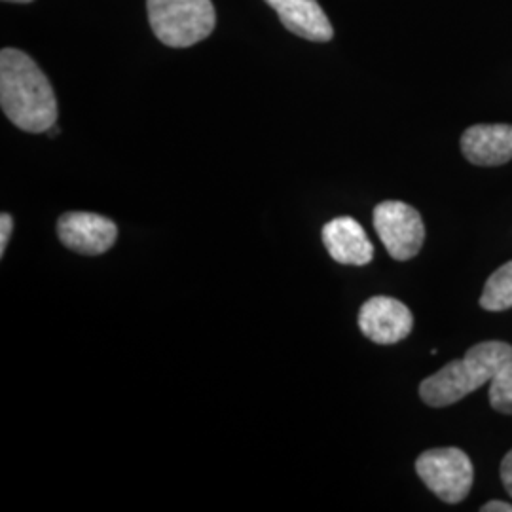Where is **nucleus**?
Segmentation results:
<instances>
[{"instance_id":"obj_1","label":"nucleus","mask_w":512,"mask_h":512,"mask_svg":"<svg viewBox=\"0 0 512 512\" xmlns=\"http://www.w3.org/2000/svg\"><path fill=\"white\" fill-rule=\"evenodd\" d=\"M0 105L6 118L27 133H44L57 122L54 88L37 63L23 52H0Z\"/></svg>"},{"instance_id":"obj_2","label":"nucleus","mask_w":512,"mask_h":512,"mask_svg":"<svg viewBox=\"0 0 512 512\" xmlns=\"http://www.w3.org/2000/svg\"><path fill=\"white\" fill-rule=\"evenodd\" d=\"M512 357L507 342H482L465 353L463 359L452 361L420 385L423 403L442 408L458 403L484 384H490L495 374Z\"/></svg>"},{"instance_id":"obj_3","label":"nucleus","mask_w":512,"mask_h":512,"mask_svg":"<svg viewBox=\"0 0 512 512\" xmlns=\"http://www.w3.org/2000/svg\"><path fill=\"white\" fill-rule=\"evenodd\" d=\"M148 21L156 38L171 48H188L215 29L211 0H147Z\"/></svg>"},{"instance_id":"obj_4","label":"nucleus","mask_w":512,"mask_h":512,"mask_svg":"<svg viewBox=\"0 0 512 512\" xmlns=\"http://www.w3.org/2000/svg\"><path fill=\"white\" fill-rule=\"evenodd\" d=\"M416 473L423 484L444 503H461L473 488L475 469L459 448H433L416 459Z\"/></svg>"},{"instance_id":"obj_5","label":"nucleus","mask_w":512,"mask_h":512,"mask_svg":"<svg viewBox=\"0 0 512 512\" xmlns=\"http://www.w3.org/2000/svg\"><path fill=\"white\" fill-rule=\"evenodd\" d=\"M374 228L385 249L395 260H410L418 255L425 241L421 215L408 203L382 202L374 209Z\"/></svg>"},{"instance_id":"obj_6","label":"nucleus","mask_w":512,"mask_h":512,"mask_svg":"<svg viewBox=\"0 0 512 512\" xmlns=\"http://www.w3.org/2000/svg\"><path fill=\"white\" fill-rule=\"evenodd\" d=\"M412 327V311L391 296H372L359 311V329L374 344H397L412 332Z\"/></svg>"},{"instance_id":"obj_7","label":"nucleus","mask_w":512,"mask_h":512,"mask_svg":"<svg viewBox=\"0 0 512 512\" xmlns=\"http://www.w3.org/2000/svg\"><path fill=\"white\" fill-rule=\"evenodd\" d=\"M57 236L71 251L97 256L107 253L116 243L118 226L103 215L73 211L65 213L57 222Z\"/></svg>"},{"instance_id":"obj_8","label":"nucleus","mask_w":512,"mask_h":512,"mask_svg":"<svg viewBox=\"0 0 512 512\" xmlns=\"http://www.w3.org/2000/svg\"><path fill=\"white\" fill-rule=\"evenodd\" d=\"M323 243L338 264L366 266L374 258V245L365 228L351 217H336L323 226Z\"/></svg>"},{"instance_id":"obj_9","label":"nucleus","mask_w":512,"mask_h":512,"mask_svg":"<svg viewBox=\"0 0 512 512\" xmlns=\"http://www.w3.org/2000/svg\"><path fill=\"white\" fill-rule=\"evenodd\" d=\"M463 156L471 164L492 167L512 160L511 124H476L461 137Z\"/></svg>"},{"instance_id":"obj_10","label":"nucleus","mask_w":512,"mask_h":512,"mask_svg":"<svg viewBox=\"0 0 512 512\" xmlns=\"http://www.w3.org/2000/svg\"><path fill=\"white\" fill-rule=\"evenodd\" d=\"M281 23L296 35L311 42H329L334 37L332 25L317 0H266Z\"/></svg>"},{"instance_id":"obj_11","label":"nucleus","mask_w":512,"mask_h":512,"mask_svg":"<svg viewBox=\"0 0 512 512\" xmlns=\"http://www.w3.org/2000/svg\"><path fill=\"white\" fill-rule=\"evenodd\" d=\"M480 306L488 311L512 308V260L488 277L480 296Z\"/></svg>"},{"instance_id":"obj_12","label":"nucleus","mask_w":512,"mask_h":512,"mask_svg":"<svg viewBox=\"0 0 512 512\" xmlns=\"http://www.w3.org/2000/svg\"><path fill=\"white\" fill-rule=\"evenodd\" d=\"M490 404L497 412L512 416V357L490 382Z\"/></svg>"},{"instance_id":"obj_13","label":"nucleus","mask_w":512,"mask_h":512,"mask_svg":"<svg viewBox=\"0 0 512 512\" xmlns=\"http://www.w3.org/2000/svg\"><path fill=\"white\" fill-rule=\"evenodd\" d=\"M12 230H14V219L8 213L0 215V256L6 253L8 241L12 238Z\"/></svg>"},{"instance_id":"obj_14","label":"nucleus","mask_w":512,"mask_h":512,"mask_svg":"<svg viewBox=\"0 0 512 512\" xmlns=\"http://www.w3.org/2000/svg\"><path fill=\"white\" fill-rule=\"evenodd\" d=\"M499 473H501V482L505 486V492L512 497V450L501 461Z\"/></svg>"},{"instance_id":"obj_15","label":"nucleus","mask_w":512,"mask_h":512,"mask_svg":"<svg viewBox=\"0 0 512 512\" xmlns=\"http://www.w3.org/2000/svg\"><path fill=\"white\" fill-rule=\"evenodd\" d=\"M484 512H512V505L509 503H503V501H488L484 507Z\"/></svg>"},{"instance_id":"obj_16","label":"nucleus","mask_w":512,"mask_h":512,"mask_svg":"<svg viewBox=\"0 0 512 512\" xmlns=\"http://www.w3.org/2000/svg\"><path fill=\"white\" fill-rule=\"evenodd\" d=\"M48 135H50V137H54V135H59V128H57V126H54V128L48 129Z\"/></svg>"},{"instance_id":"obj_17","label":"nucleus","mask_w":512,"mask_h":512,"mask_svg":"<svg viewBox=\"0 0 512 512\" xmlns=\"http://www.w3.org/2000/svg\"><path fill=\"white\" fill-rule=\"evenodd\" d=\"M4 2H19V4H27V2H33V0H4Z\"/></svg>"}]
</instances>
